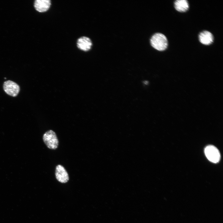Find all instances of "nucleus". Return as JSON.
Instances as JSON below:
<instances>
[{
  "instance_id": "obj_7",
  "label": "nucleus",
  "mask_w": 223,
  "mask_h": 223,
  "mask_svg": "<svg viewBox=\"0 0 223 223\" xmlns=\"http://www.w3.org/2000/svg\"><path fill=\"white\" fill-rule=\"evenodd\" d=\"M51 4L50 0H36L34 6L35 9L38 12H43L49 10Z\"/></svg>"
},
{
  "instance_id": "obj_9",
  "label": "nucleus",
  "mask_w": 223,
  "mask_h": 223,
  "mask_svg": "<svg viewBox=\"0 0 223 223\" xmlns=\"http://www.w3.org/2000/svg\"><path fill=\"white\" fill-rule=\"evenodd\" d=\"M174 6L176 10L180 12H185L188 9L189 5L186 0H177L174 2Z\"/></svg>"
},
{
  "instance_id": "obj_5",
  "label": "nucleus",
  "mask_w": 223,
  "mask_h": 223,
  "mask_svg": "<svg viewBox=\"0 0 223 223\" xmlns=\"http://www.w3.org/2000/svg\"><path fill=\"white\" fill-rule=\"evenodd\" d=\"M55 176L57 180L62 183L67 182L69 180L68 174L62 165H57L55 168Z\"/></svg>"
},
{
  "instance_id": "obj_2",
  "label": "nucleus",
  "mask_w": 223,
  "mask_h": 223,
  "mask_svg": "<svg viewBox=\"0 0 223 223\" xmlns=\"http://www.w3.org/2000/svg\"><path fill=\"white\" fill-rule=\"evenodd\" d=\"M43 140L48 148L56 149L58 147L59 140L55 133L52 130H49L43 135Z\"/></svg>"
},
{
  "instance_id": "obj_3",
  "label": "nucleus",
  "mask_w": 223,
  "mask_h": 223,
  "mask_svg": "<svg viewBox=\"0 0 223 223\" xmlns=\"http://www.w3.org/2000/svg\"><path fill=\"white\" fill-rule=\"evenodd\" d=\"M204 152L207 159L211 162L217 163L220 160L221 155L218 149L212 145H208L205 149Z\"/></svg>"
},
{
  "instance_id": "obj_4",
  "label": "nucleus",
  "mask_w": 223,
  "mask_h": 223,
  "mask_svg": "<svg viewBox=\"0 0 223 223\" xmlns=\"http://www.w3.org/2000/svg\"><path fill=\"white\" fill-rule=\"evenodd\" d=\"M3 89L6 94L12 97L17 96L20 91V87L18 85L10 80L4 82Z\"/></svg>"
},
{
  "instance_id": "obj_6",
  "label": "nucleus",
  "mask_w": 223,
  "mask_h": 223,
  "mask_svg": "<svg viewBox=\"0 0 223 223\" xmlns=\"http://www.w3.org/2000/svg\"><path fill=\"white\" fill-rule=\"evenodd\" d=\"M92 43L89 37L83 36L79 38L77 41V46L80 50L84 51H89L91 48Z\"/></svg>"
},
{
  "instance_id": "obj_8",
  "label": "nucleus",
  "mask_w": 223,
  "mask_h": 223,
  "mask_svg": "<svg viewBox=\"0 0 223 223\" xmlns=\"http://www.w3.org/2000/svg\"><path fill=\"white\" fill-rule=\"evenodd\" d=\"M199 39L202 44L206 45L211 44L214 39L212 34L208 31H204L201 32L199 34Z\"/></svg>"
},
{
  "instance_id": "obj_1",
  "label": "nucleus",
  "mask_w": 223,
  "mask_h": 223,
  "mask_svg": "<svg viewBox=\"0 0 223 223\" xmlns=\"http://www.w3.org/2000/svg\"><path fill=\"white\" fill-rule=\"evenodd\" d=\"M150 42L154 49L159 51L165 50L168 46L167 37L163 34L159 33H156L152 36Z\"/></svg>"
}]
</instances>
